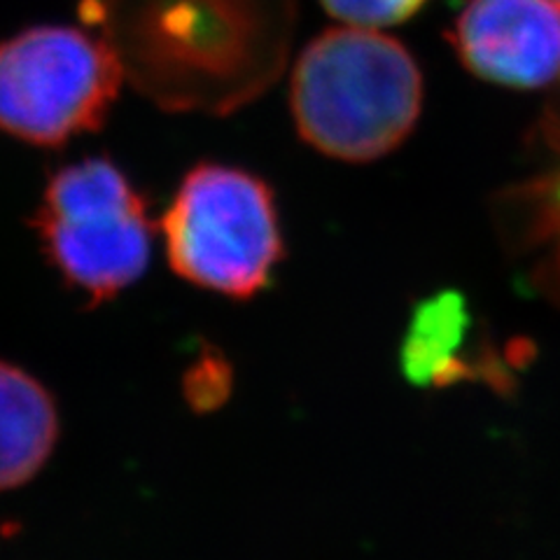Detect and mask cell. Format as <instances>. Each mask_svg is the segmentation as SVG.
Wrapping results in <instances>:
<instances>
[{"label": "cell", "instance_id": "3957f363", "mask_svg": "<svg viewBox=\"0 0 560 560\" xmlns=\"http://www.w3.org/2000/svg\"><path fill=\"white\" fill-rule=\"evenodd\" d=\"M162 230L175 273L236 300L265 288L283 257L271 189L230 166L189 171Z\"/></svg>", "mask_w": 560, "mask_h": 560}, {"label": "cell", "instance_id": "8992f818", "mask_svg": "<svg viewBox=\"0 0 560 560\" xmlns=\"http://www.w3.org/2000/svg\"><path fill=\"white\" fill-rule=\"evenodd\" d=\"M451 45L471 73L514 90L560 75V8L553 0H469Z\"/></svg>", "mask_w": 560, "mask_h": 560}, {"label": "cell", "instance_id": "7a4b0ae2", "mask_svg": "<svg viewBox=\"0 0 560 560\" xmlns=\"http://www.w3.org/2000/svg\"><path fill=\"white\" fill-rule=\"evenodd\" d=\"M84 10L125 78L164 108L241 98V0H86Z\"/></svg>", "mask_w": 560, "mask_h": 560}, {"label": "cell", "instance_id": "8fae6325", "mask_svg": "<svg viewBox=\"0 0 560 560\" xmlns=\"http://www.w3.org/2000/svg\"><path fill=\"white\" fill-rule=\"evenodd\" d=\"M226 381H230V372H226L224 362L215 358H203L187 376L189 399L199 407H213L222 399Z\"/></svg>", "mask_w": 560, "mask_h": 560}, {"label": "cell", "instance_id": "7c38bea8", "mask_svg": "<svg viewBox=\"0 0 560 560\" xmlns=\"http://www.w3.org/2000/svg\"><path fill=\"white\" fill-rule=\"evenodd\" d=\"M549 138H551V143H553V145L558 148V152H560V110L549 115Z\"/></svg>", "mask_w": 560, "mask_h": 560}, {"label": "cell", "instance_id": "30bf717a", "mask_svg": "<svg viewBox=\"0 0 560 560\" xmlns=\"http://www.w3.org/2000/svg\"><path fill=\"white\" fill-rule=\"evenodd\" d=\"M320 3L346 24L378 28L409 20L423 8L425 0H320Z\"/></svg>", "mask_w": 560, "mask_h": 560}, {"label": "cell", "instance_id": "52a82bcc", "mask_svg": "<svg viewBox=\"0 0 560 560\" xmlns=\"http://www.w3.org/2000/svg\"><path fill=\"white\" fill-rule=\"evenodd\" d=\"M55 399L20 366L0 362V490L31 481L55 451Z\"/></svg>", "mask_w": 560, "mask_h": 560}, {"label": "cell", "instance_id": "ba28073f", "mask_svg": "<svg viewBox=\"0 0 560 560\" xmlns=\"http://www.w3.org/2000/svg\"><path fill=\"white\" fill-rule=\"evenodd\" d=\"M469 331V311L458 292L428 296L413 308L399 364L416 385H451L467 378L469 364L460 358Z\"/></svg>", "mask_w": 560, "mask_h": 560}, {"label": "cell", "instance_id": "5b68a950", "mask_svg": "<svg viewBox=\"0 0 560 560\" xmlns=\"http://www.w3.org/2000/svg\"><path fill=\"white\" fill-rule=\"evenodd\" d=\"M125 70L103 35L33 26L0 43V129L33 145L96 131Z\"/></svg>", "mask_w": 560, "mask_h": 560}, {"label": "cell", "instance_id": "4fadbf2b", "mask_svg": "<svg viewBox=\"0 0 560 560\" xmlns=\"http://www.w3.org/2000/svg\"><path fill=\"white\" fill-rule=\"evenodd\" d=\"M553 3H556V5H558V8H560V0H553Z\"/></svg>", "mask_w": 560, "mask_h": 560}, {"label": "cell", "instance_id": "6da1fadb", "mask_svg": "<svg viewBox=\"0 0 560 560\" xmlns=\"http://www.w3.org/2000/svg\"><path fill=\"white\" fill-rule=\"evenodd\" d=\"M423 103L409 49L374 28L318 35L296 61L290 105L302 138L343 162H372L405 140Z\"/></svg>", "mask_w": 560, "mask_h": 560}, {"label": "cell", "instance_id": "9c48e42d", "mask_svg": "<svg viewBox=\"0 0 560 560\" xmlns=\"http://www.w3.org/2000/svg\"><path fill=\"white\" fill-rule=\"evenodd\" d=\"M533 201L541 206L533 215L528 248H541L533 265V283L560 302V178L539 183Z\"/></svg>", "mask_w": 560, "mask_h": 560}, {"label": "cell", "instance_id": "277c9868", "mask_svg": "<svg viewBox=\"0 0 560 560\" xmlns=\"http://www.w3.org/2000/svg\"><path fill=\"white\" fill-rule=\"evenodd\" d=\"M35 230L59 276L94 304L113 300L148 269L145 201L110 160H84L51 175Z\"/></svg>", "mask_w": 560, "mask_h": 560}]
</instances>
